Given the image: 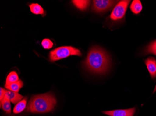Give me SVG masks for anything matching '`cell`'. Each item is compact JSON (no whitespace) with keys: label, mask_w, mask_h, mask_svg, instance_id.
I'll return each instance as SVG.
<instances>
[{"label":"cell","mask_w":156,"mask_h":116,"mask_svg":"<svg viewBox=\"0 0 156 116\" xmlns=\"http://www.w3.org/2000/svg\"><path fill=\"white\" fill-rule=\"evenodd\" d=\"M136 111L135 108L128 109L116 110L103 111V113L109 116H133Z\"/></svg>","instance_id":"cell-6"},{"label":"cell","mask_w":156,"mask_h":116,"mask_svg":"<svg viewBox=\"0 0 156 116\" xmlns=\"http://www.w3.org/2000/svg\"><path fill=\"white\" fill-rule=\"evenodd\" d=\"M130 1L122 0L118 2L112 10L109 18L114 22L121 21L125 17Z\"/></svg>","instance_id":"cell-4"},{"label":"cell","mask_w":156,"mask_h":116,"mask_svg":"<svg viewBox=\"0 0 156 116\" xmlns=\"http://www.w3.org/2000/svg\"><path fill=\"white\" fill-rule=\"evenodd\" d=\"M84 65L90 71L96 74H104L110 65V59L104 50L94 47L90 50Z\"/></svg>","instance_id":"cell-1"},{"label":"cell","mask_w":156,"mask_h":116,"mask_svg":"<svg viewBox=\"0 0 156 116\" xmlns=\"http://www.w3.org/2000/svg\"><path fill=\"white\" fill-rule=\"evenodd\" d=\"M72 55L81 56L82 53L80 50L74 47H61L51 51L49 55V58L50 61L53 62Z\"/></svg>","instance_id":"cell-3"},{"label":"cell","mask_w":156,"mask_h":116,"mask_svg":"<svg viewBox=\"0 0 156 116\" xmlns=\"http://www.w3.org/2000/svg\"><path fill=\"white\" fill-rule=\"evenodd\" d=\"M146 54H153L156 56V40L149 44L144 50Z\"/></svg>","instance_id":"cell-16"},{"label":"cell","mask_w":156,"mask_h":116,"mask_svg":"<svg viewBox=\"0 0 156 116\" xmlns=\"http://www.w3.org/2000/svg\"><path fill=\"white\" fill-rule=\"evenodd\" d=\"M5 96L13 104L19 102L23 98V96L19 94L18 92H14L9 90H6Z\"/></svg>","instance_id":"cell-8"},{"label":"cell","mask_w":156,"mask_h":116,"mask_svg":"<svg viewBox=\"0 0 156 116\" xmlns=\"http://www.w3.org/2000/svg\"><path fill=\"white\" fill-rule=\"evenodd\" d=\"M23 84L22 81L19 80L16 82L10 84H5V87L9 90L14 92H18L20 89L23 86Z\"/></svg>","instance_id":"cell-9"},{"label":"cell","mask_w":156,"mask_h":116,"mask_svg":"<svg viewBox=\"0 0 156 116\" xmlns=\"http://www.w3.org/2000/svg\"><path fill=\"white\" fill-rule=\"evenodd\" d=\"M117 2L109 0H94L93 1L92 10L97 13L106 12L112 8Z\"/></svg>","instance_id":"cell-5"},{"label":"cell","mask_w":156,"mask_h":116,"mask_svg":"<svg viewBox=\"0 0 156 116\" xmlns=\"http://www.w3.org/2000/svg\"><path fill=\"white\" fill-rule=\"evenodd\" d=\"M19 81V77L15 71L10 72L6 78L5 84H10Z\"/></svg>","instance_id":"cell-15"},{"label":"cell","mask_w":156,"mask_h":116,"mask_svg":"<svg viewBox=\"0 0 156 116\" xmlns=\"http://www.w3.org/2000/svg\"><path fill=\"white\" fill-rule=\"evenodd\" d=\"M57 103L51 93L36 95L32 97L27 107V111L31 113H46L52 111Z\"/></svg>","instance_id":"cell-2"},{"label":"cell","mask_w":156,"mask_h":116,"mask_svg":"<svg viewBox=\"0 0 156 116\" xmlns=\"http://www.w3.org/2000/svg\"><path fill=\"white\" fill-rule=\"evenodd\" d=\"M30 11L35 15H44V9L37 3H32L29 5Z\"/></svg>","instance_id":"cell-12"},{"label":"cell","mask_w":156,"mask_h":116,"mask_svg":"<svg viewBox=\"0 0 156 116\" xmlns=\"http://www.w3.org/2000/svg\"><path fill=\"white\" fill-rule=\"evenodd\" d=\"M1 102V107H2V109L8 114H10L11 112V104L10 101L6 97H4Z\"/></svg>","instance_id":"cell-14"},{"label":"cell","mask_w":156,"mask_h":116,"mask_svg":"<svg viewBox=\"0 0 156 116\" xmlns=\"http://www.w3.org/2000/svg\"><path fill=\"white\" fill-rule=\"evenodd\" d=\"M130 9L134 14L137 15L142 10V4L139 0H134L130 5Z\"/></svg>","instance_id":"cell-10"},{"label":"cell","mask_w":156,"mask_h":116,"mask_svg":"<svg viewBox=\"0 0 156 116\" xmlns=\"http://www.w3.org/2000/svg\"><path fill=\"white\" fill-rule=\"evenodd\" d=\"M144 62L151 78H155L156 77V59L152 57H150L145 60Z\"/></svg>","instance_id":"cell-7"},{"label":"cell","mask_w":156,"mask_h":116,"mask_svg":"<svg viewBox=\"0 0 156 116\" xmlns=\"http://www.w3.org/2000/svg\"><path fill=\"white\" fill-rule=\"evenodd\" d=\"M42 46L45 49H50L53 47V43L51 40L48 39H44L42 41Z\"/></svg>","instance_id":"cell-17"},{"label":"cell","mask_w":156,"mask_h":116,"mask_svg":"<svg viewBox=\"0 0 156 116\" xmlns=\"http://www.w3.org/2000/svg\"><path fill=\"white\" fill-rule=\"evenodd\" d=\"M5 91H6V90L4 89L3 88H0V100H1V102L2 101V99L5 97Z\"/></svg>","instance_id":"cell-18"},{"label":"cell","mask_w":156,"mask_h":116,"mask_svg":"<svg viewBox=\"0 0 156 116\" xmlns=\"http://www.w3.org/2000/svg\"><path fill=\"white\" fill-rule=\"evenodd\" d=\"M26 104H27V98H24L19 102L17 103L13 110L14 113L17 114V113L22 112L25 109L26 106Z\"/></svg>","instance_id":"cell-11"},{"label":"cell","mask_w":156,"mask_h":116,"mask_svg":"<svg viewBox=\"0 0 156 116\" xmlns=\"http://www.w3.org/2000/svg\"><path fill=\"white\" fill-rule=\"evenodd\" d=\"M72 2L74 6H76L78 9L81 10L86 9L90 5V1H72Z\"/></svg>","instance_id":"cell-13"}]
</instances>
